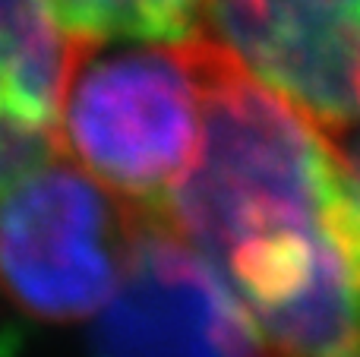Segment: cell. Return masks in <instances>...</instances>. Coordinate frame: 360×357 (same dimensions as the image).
Returning <instances> with one entry per match:
<instances>
[{
    "label": "cell",
    "mask_w": 360,
    "mask_h": 357,
    "mask_svg": "<svg viewBox=\"0 0 360 357\" xmlns=\"http://www.w3.org/2000/svg\"><path fill=\"white\" fill-rule=\"evenodd\" d=\"M199 41L114 51L76 41L54 114V152L136 212L158 215L199 145Z\"/></svg>",
    "instance_id": "7a4b0ae2"
},
{
    "label": "cell",
    "mask_w": 360,
    "mask_h": 357,
    "mask_svg": "<svg viewBox=\"0 0 360 357\" xmlns=\"http://www.w3.org/2000/svg\"><path fill=\"white\" fill-rule=\"evenodd\" d=\"M209 41L332 139L357 114V0H215Z\"/></svg>",
    "instance_id": "5b68a950"
},
{
    "label": "cell",
    "mask_w": 360,
    "mask_h": 357,
    "mask_svg": "<svg viewBox=\"0 0 360 357\" xmlns=\"http://www.w3.org/2000/svg\"><path fill=\"white\" fill-rule=\"evenodd\" d=\"M79 44H186L209 35L215 0H48Z\"/></svg>",
    "instance_id": "ba28073f"
},
{
    "label": "cell",
    "mask_w": 360,
    "mask_h": 357,
    "mask_svg": "<svg viewBox=\"0 0 360 357\" xmlns=\"http://www.w3.org/2000/svg\"><path fill=\"white\" fill-rule=\"evenodd\" d=\"M89 348L92 357H272L221 269L158 215L139 219Z\"/></svg>",
    "instance_id": "277c9868"
},
{
    "label": "cell",
    "mask_w": 360,
    "mask_h": 357,
    "mask_svg": "<svg viewBox=\"0 0 360 357\" xmlns=\"http://www.w3.org/2000/svg\"><path fill=\"white\" fill-rule=\"evenodd\" d=\"M202 130L158 219L221 269L237 250L357 225L354 149L202 38ZM351 143V139H345Z\"/></svg>",
    "instance_id": "6da1fadb"
},
{
    "label": "cell",
    "mask_w": 360,
    "mask_h": 357,
    "mask_svg": "<svg viewBox=\"0 0 360 357\" xmlns=\"http://www.w3.org/2000/svg\"><path fill=\"white\" fill-rule=\"evenodd\" d=\"M143 215L51 155L0 200V297L44 323L95 316Z\"/></svg>",
    "instance_id": "3957f363"
},
{
    "label": "cell",
    "mask_w": 360,
    "mask_h": 357,
    "mask_svg": "<svg viewBox=\"0 0 360 357\" xmlns=\"http://www.w3.org/2000/svg\"><path fill=\"white\" fill-rule=\"evenodd\" d=\"M221 269L272 357H354L357 225L250 244Z\"/></svg>",
    "instance_id": "8992f818"
},
{
    "label": "cell",
    "mask_w": 360,
    "mask_h": 357,
    "mask_svg": "<svg viewBox=\"0 0 360 357\" xmlns=\"http://www.w3.org/2000/svg\"><path fill=\"white\" fill-rule=\"evenodd\" d=\"M73 51L48 0H0V108L54 130Z\"/></svg>",
    "instance_id": "52a82bcc"
},
{
    "label": "cell",
    "mask_w": 360,
    "mask_h": 357,
    "mask_svg": "<svg viewBox=\"0 0 360 357\" xmlns=\"http://www.w3.org/2000/svg\"><path fill=\"white\" fill-rule=\"evenodd\" d=\"M54 152V130L48 124L0 108V200Z\"/></svg>",
    "instance_id": "9c48e42d"
}]
</instances>
